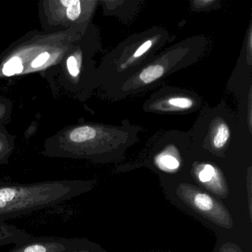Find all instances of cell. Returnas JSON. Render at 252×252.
Returning a JSON list of instances; mask_svg holds the SVG:
<instances>
[{
    "instance_id": "6da1fadb",
    "label": "cell",
    "mask_w": 252,
    "mask_h": 252,
    "mask_svg": "<svg viewBox=\"0 0 252 252\" xmlns=\"http://www.w3.org/2000/svg\"><path fill=\"white\" fill-rule=\"evenodd\" d=\"M89 181L0 183V223L73 200L94 188Z\"/></svg>"
},
{
    "instance_id": "7a4b0ae2",
    "label": "cell",
    "mask_w": 252,
    "mask_h": 252,
    "mask_svg": "<svg viewBox=\"0 0 252 252\" xmlns=\"http://www.w3.org/2000/svg\"><path fill=\"white\" fill-rule=\"evenodd\" d=\"M178 193L184 201L192 206L203 216L216 222L220 226H232L229 214L223 206L218 203L213 197L195 187L187 184L180 186Z\"/></svg>"
},
{
    "instance_id": "3957f363",
    "label": "cell",
    "mask_w": 252,
    "mask_h": 252,
    "mask_svg": "<svg viewBox=\"0 0 252 252\" xmlns=\"http://www.w3.org/2000/svg\"><path fill=\"white\" fill-rule=\"evenodd\" d=\"M82 238L32 236L14 245L8 252H64L80 243Z\"/></svg>"
},
{
    "instance_id": "277c9868",
    "label": "cell",
    "mask_w": 252,
    "mask_h": 252,
    "mask_svg": "<svg viewBox=\"0 0 252 252\" xmlns=\"http://www.w3.org/2000/svg\"><path fill=\"white\" fill-rule=\"evenodd\" d=\"M33 234L26 232L24 230L3 222L0 223V248L8 245H17L23 243L32 237Z\"/></svg>"
},
{
    "instance_id": "5b68a950",
    "label": "cell",
    "mask_w": 252,
    "mask_h": 252,
    "mask_svg": "<svg viewBox=\"0 0 252 252\" xmlns=\"http://www.w3.org/2000/svg\"><path fill=\"white\" fill-rule=\"evenodd\" d=\"M197 178L200 182L206 184L212 191L221 194L224 191V185L220 177L218 175L216 169L212 165H203L198 172Z\"/></svg>"
},
{
    "instance_id": "8992f818",
    "label": "cell",
    "mask_w": 252,
    "mask_h": 252,
    "mask_svg": "<svg viewBox=\"0 0 252 252\" xmlns=\"http://www.w3.org/2000/svg\"><path fill=\"white\" fill-rule=\"evenodd\" d=\"M164 73V67L160 64H154L146 67L141 73L139 78L141 83L150 84L161 77Z\"/></svg>"
},
{
    "instance_id": "52a82bcc",
    "label": "cell",
    "mask_w": 252,
    "mask_h": 252,
    "mask_svg": "<svg viewBox=\"0 0 252 252\" xmlns=\"http://www.w3.org/2000/svg\"><path fill=\"white\" fill-rule=\"evenodd\" d=\"M95 129L91 126H81L72 131L70 138L73 142L82 143L88 140L92 139L95 136Z\"/></svg>"
},
{
    "instance_id": "ba28073f",
    "label": "cell",
    "mask_w": 252,
    "mask_h": 252,
    "mask_svg": "<svg viewBox=\"0 0 252 252\" xmlns=\"http://www.w3.org/2000/svg\"><path fill=\"white\" fill-rule=\"evenodd\" d=\"M64 252H106V251L88 239L82 238L79 244Z\"/></svg>"
},
{
    "instance_id": "9c48e42d",
    "label": "cell",
    "mask_w": 252,
    "mask_h": 252,
    "mask_svg": "<svg viewBox=\"0 0 252 252\" xmlns=\"http://www.w3.org/2000/svg\"><path fill=\"white\" fill-rule=\"evenodd\" d=\"M229 138V129L224 124L219 125L213 138V144L215 148L220 149L225 146Z\"/></svg>"
},
{
    "instance_id": "30bf717a",
    "label": "cell",
    "mask_w": 252,
    "mask_h": 252,
    "mask_svg": "<svg viewBox=\"0 0 252 252\" xmlns=\"http://www.w3.org/2000/svg\"><path fill=\"white\" fill-rule=\"evenodd\" d=\"M23 70V65L21 60L18 57H15L5 63L2 69V73L5 76H11L22 73Z\"/></svg>"
},
{
    "instance_id": "8fae6325",
    "label": "cell",
    "mask_w": 252,
    "mask_h": 252,
    "mask_svg": "<svg viewBox=\"0 0 252 252\" xmlns=\"http://www.w3.org/2000/svg\"><path fill=\"white\" fill-rule=\"evenodd\" d=\"M158 164L162 169L168 171L175 170L180 166V163L178 159L175 158L171 155H164V156H160L158 159Z\"/></svg>"
},
{
    "instance_id": "7c38bea8",
    "label": "cell",
    "mask_w": 252,
    "mask_h": 252,
    "mask_svg": "<svg viewBox=\"0 0 252 252\" xmlns=\"http://www.w3.org/2000/svg\"><path fill=\"white\" fill-rule=\"evenodd\" d=\"M81 14V2L79 0H70L67 7V16L70 20H76Z\"/></svg>"
},
{
    "instance_id": "4fadbf2b",
    "label": "cell",
    "mask_w": 252,
    "mask_h": 252,
    "mask_svg": "<svg viewBox=\"0 0 252 252\" xmlns=\"http://www.w3.org/2000/svg\"><path fill=\"white\" fill-rule=\"evenodd\" d=\"M169 105L178 109H187L193 105L192 100L184 97H174L168 101Z\"/></svg>"
},
{
    "instance_id": "5bb4252c",
    "label": "cell",
    "mask_w": 252,
    "mask_h": 252,
    "mask_svg": "<svg viewBox=\"0 0 252 252\" xmlns=\"http://www.w3.org/2000/svg\"><path fill=\"white\" fill-rule=\"evenodd\" d=\"M67 69L69 73L73 76H77L79 73V67H78L77 61L74 57H70L67 61Z\"/></svg>"
},
{
    "instance_id": "9a60e30c",
    "label": "cell",
    "mask_w": 252,
    "mask_h": 252,
    "mask_svg": "<svg viewBox=\"0 0 252 252\" xmlns=\"http://www.w3.org/2000/svg\"><path fill=\"white\" fill-rule=\"evenodd\" d=\"M152 45H153V42L151 40L147 41V42L143 43L135 51L133 55L134 58H139L141 56L144 55L150 49Z\"/></svg>"
},
{
    "instance_id": "2e32d148",
    "label": "cell",
    "mask_w": 252,
    "mask_h": 252,
    "mask_svg": "<svg viewBox=\"0 0 252 252\" xmlns=\"http://www.w3.org/2000/svg\"><path fill=\"white\" fill-rule=\"evenodd\" d=\"M50 55L48 53L45 52L43 54H40L39 57H36V60H33L32 63V66L33 68H36V67H40L42 64H45L48 59H49Z\"/></svg>"
}]
</instances>
